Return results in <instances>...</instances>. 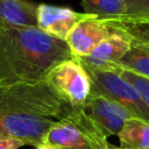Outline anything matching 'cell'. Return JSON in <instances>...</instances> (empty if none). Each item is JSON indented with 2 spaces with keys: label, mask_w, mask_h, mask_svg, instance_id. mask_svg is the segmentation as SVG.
Here are the masks:
<instances>
[{
  "label": "cell",
  "mask_w": 149,
  "mask_h": 149,
  "mask_svg": "<svg viewBox=\"0 0 149 149\" xmlns=\"http://www.w3.org/2000/svg\"><path fill=\"white\" fill-rule=\"evenodd\" d=\"M71 109L43 79L0 88V134L37 147L51 125Z\"/></svg>",
  "instance_id": "obj_1"
},
{
  "label": "cell",
  "mask_w": 149,
  "mask_h": 149,
  "mask_svg": "<svg viewBox=\"0 0 149 149\" xmlns=\"http://www.w3.org/2000/svg\"><path fill=\"white\" fill-rule=\"evenodd\" d=\"M70 57L65 41L38 27L0 28V88L41 81L52 66Z\"/></svg>",
  "instance_id": "obj_2"
},
{
  "label": "cell",
  "mask_w": 149,
  "mask_h": 149,
  "mask_svg": "<svg viewBox=\"0 0 149 149\" xmlns=\"http://www.w3.org/2000/svg\"><path fill=\"white\" fill-rule=\"evenodd\" d=\"M107 136L84 108L56 120L36 149H107Z\"/></svg>",
  "instance_id": "obj_3"
},
{
  "label": "cell",
  "mask_w": 149,
  "mask_h": 149,
  "mask_svg": "<svg viewBox=\"0 0 149 149\" xmlns=\"http://www.w3.org/2000/svg\"><path fill=\"white\" fill-rule=\"evenodd\" d=\"M44 80L72 108H85L91 93V79L77 58L70 57L52 66Z\"/></svg>",
  "instance_id": "obj_4"
},
{
  "label": "cell",
  "mask_w": 149,
  "mask_h": 149,
  "mask_svg": "<svg viewBox=\"0 0 149 149\" xmlns=\"http://www.w3.org/2000/svg\"><path fill=\"white\" fill-rule=\"evenodd\" d=\"M86 70V69H85ZM91 91L101 93L120 104L133 118L149 122V105L140 93L115 70H86Z\"/></svg>",
  "instance_id": "obj_5"
},
{
  "label": "cell",
  "mask_w": 149,
  "mask_h": 149,
  "mask_svg": "<svg viewBox=\"0 0 149 149\" xmlns=\"http://www.w3.org/2000/svg\"><path fill=\"white\" fill-rule=\"evenodd\" d=\"M132 45V38L122 31L112 29V34L101 41L88 55L77 58L86 70H115Z\"/></svg>",
  "instance_id": "obj_6"
},
{
  "label": "cell",
  "mask_w": 149,
  "mask_h": 149,
  "mask_svg": "<svg viewBox=\"0 0 149 149\" xmlns=\"http://www.w3.org/2000/svg\"><path fill=\"white\" fill-rule=\"evenodd\" d=\"M84 109L107 137L118 136L123 125L133 118L120 104L93 91H91Z\"/></svg>",
  "instance_id": "obj_7"
},
{
  "label": "cell",
  "mask_w": 149,
  "mask_h": 149,
  "mask_svg": "<svg viewBox=\"0 0 149 149\" xmlns=\"http://www.w3.org/2000/svg\"><path fill=\"white\" fill-rule=\"evenodd\" d=\"M112 34V29L93 15L80 20L69 33L65 42L74 58L88 55L101 41Z\"/></svg>",
  "instance_id": "obj_8"
},
{
  "label": "cell",
  "mask_w": 149,
  "mask_h": 149,
  "mask_svg": "<svg viewBox=\"0 0 149 149\" xmlns=\"http://www.w3.org/2000/svg\"><path fill=\"white\" fill-rule=\"evenodd\" d=\"M90 14L78 13L69 7L41 3L37 6V27L48 35L65 41L72 28Z\"/></svg>",
  "instance_id": "obj_9"
},
{
  "label": "cell",
  "mask_w": 149,
  "mask_h": 149,
  "mask_svg": "<svg viewBox=\"0 0 149 149\" xmlns=\"http://www.w3.org/2000/svg\"><path fill=\"white\" fill-rule=\"evenodd\" d=\"M37 27V6L29 0H0V28Z\"/></svg>",
  "instance_id": "obj_10"
},
{
  "label": "cell",
  "mask_w": 149,
  "mask_h": 149,
  "mask_svg": "<svg viewBox=\"0 0 149 149\" xmlns=\"http://www.w3.org/2000/svg\"><path fill=\"white\" fill-rule=\"evenodd\" d=\"M100 21L111 29L125 33L132 40L149 44V15H143V16L123 15V16H119L114 19H105Z\"/></svg>",
  "instance_id": "obj_11"
},
{
  "label": "cell",
  "mask_w": 149,
  "mask_h": 149,
  "mask_svg": "<svg viewBox=\"0 0 149 149\" xmlns=\"http://www.w3.org/2000/svg\"><path fill=\"white\" fill-rule=\"evenodd\" d=\"M121 149H149V122L129 119L118 134Z\"/></svg>",
  "instance_id": "obj_12"
},
{
  "label": "cell",
  "mask_w": 149,
  "mask_h": 149,
  "mask_svg": "<svg viewBox=\"0 0 149 149\" xmlns=\"http://www.w3.org/2000/svg\"><path fill=\"white\" fill-rule=\"evenodd\" d=\"M120 66L149 79V45L132 40V45L120 61Z\"/></svg>",
  "instance_id": "obj_13"
},
{
  "label": "cell",
  "mask_w": 149,
  "mask_h": 149,
  "mask_svg": "<svg viewBox=\"0 0 149 149\" xmlns=\"http://www.w3.org/2000/svg\"><path fill=\"white\" fill-rule=\"evenodd\" d=\"M83 9L86 14L97 19H114L126 15L125 0H81Z\"/></svg>",
  "instance_id": "obj_14"
},
{
  "label": "cell",
  "mask_w": 149,
  "mask_h": 149,
  "mask_svg": "<svg viewBox=\"0 0 149 149\" xmlns=\"http://www.w3.org/2000/svg\"><path fill=\"white\" fill-rule=\"evenodd\" d=\"M115 71H118L119 74L123 79H126L140 93V95L143 98V100L149 105V79L144 78L142 76H139L129 70H126V69L121 68L120 65L115 69Z\"/></svg>",
  "instance_id": "obj_15"
},
{
  "label": "cell",
  "mask_w": 149,
  "mask_h": 149,
  "mask_svg": "<svg viewBox=\"0 0 149 149\" xmlns=\"http://www.w3.org/2000/svg\"><path fill=\"white\" fill-rule=\"evenodd\" d=\"M126 15L143 16L149 15V0H125Z\"/></svg>",
  "instance_id": "obj_16"
},
{
  "label": "cell",
  "mask_w": 149,
  "mask_h": 149,
  "mask_svg": "<svg viewBox=\"0 0 149 149\" xmlns=\"http://www.w3.org/2000/svg\"><path fill=\"white\" fill-rule=\"evenodd\" d=\"M23 146L26 144L21 140L9 135L0 134V149H20Z\"/></svg>",
  "instance_id": "obj_17"
},
{
  "label": "cell",
  "mask_w": 149,
  "mask_h": 149,
  "mask_svg": "<svg viewBox=\"0 0 149 149\" xmlns=\"http://www.w3.org/2000/svg\"><path fill=\"white\" fill-rule=\"evenodd\" d=\"M107 149H121V148H120V147H116V146H114V144H112V143H109V142H108Z\"/></svg>",
  "instance_id": "obj_18"
},
{
  "label": "cell",
  "mask_w": 149,
  "mask_h": 149,
  "mask_svg": "<svg viewBox=\"0 0 149 149\" xmlns=\"http://www.w3.org/2000/svg\"><path fill=\"white\" fill-rule=\"evenodd\" d=\"M142 43H143V42H142ZM146 44H148V43H146ZM148 45H149V44H148Z\"/></svg>",
  "instance_id": "obj_19"
}]
</instances>
